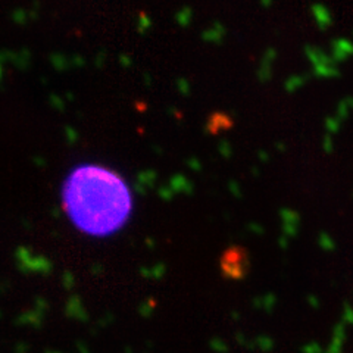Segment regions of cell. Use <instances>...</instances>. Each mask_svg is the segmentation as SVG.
<instances>
[{"label":"cell","mask_w":353,"mask_h":353,"mask_svg":"<svg viewBox=\"0 0 353 353\" xmlns=\"http://www.w3.org/2000/svg\"><path fill=\"white\" fill-rule=\"evenodd\" d=\"M62 208L71 224L87 236L106 237L124 227L133 210L128 184L102 165L75 166L62 184Z\"/></svg>","instance_id":"obj_1"}]
</instances>
